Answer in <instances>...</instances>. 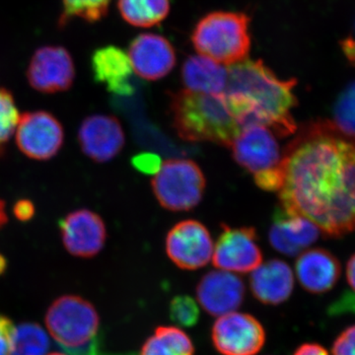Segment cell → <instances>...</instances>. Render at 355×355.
Masks as SVG:
<instances>
[{
	"label": "cell",
	"mask_w": 355,
	"mask_h": 355,
	"mask_svg": "<svg viewBox=\"0 0 355 355\" xmlns=\"http://www.w3.org/2000/svg\"><path fill=\"white\" fill-rule=\"evenodd\" d=\"M280 207L309 219L321 232L342 237L355 231V137L334 121L301 127L284 150Z\"/></svg>",
	"instance_id": "cell-1"
},
{
	"label": "cell",
	"mask_w": 355,
	"mask_h": 355,
	"mask_svg": "<svg viewBox=\"0 0 355 355\" xmlns=\"http://www.w3.org/2000/svg\"><path fill=\"white\" fill-rule=\"evenodd\" d=\"M227 69L224 94L241 130L250 125H265L279 137L297 130L292 116V110L297 105L293 92L295 79L279 78L261 60L249 58Z\"/></svg>",
	"instance_id": "cell-2"
},
{
	"label": "cell",
	"mask_w": 355,
	"mask_h": 355,
	"mask_svg": "<svg viewBox=\"0 0 355 355\" xmlns=\"http://www.w3.org/2000/svg\"><path fill=\"white\" fill-rule=\"evenodd\" d=\"M173 128L184 141L230 147L241 132L227 96L181 90L170 95Z\"/></svg>",
	"instance_id": "cell-3"
},
{
	"label": "cell",
	"mask_w": 355,
	"mask_h": 355,
	"mask_svg": "<svg viewBox=\"0 0 355 355\" xmlns=\"http://www.w3.org/2000/svg\"><path fill=\"white\" fill-rule=\"evenodd\" d=\"M250 20L247 14L216 11L198 21L191 43L200 55L223 65L247 60L251 50Z\"/></svg>",
	"instance_id": "cell-4"
},
{
	"label": "cell",
	"mask_w": 355,
	"mask_h": 355,
	"mask_svg": "<svg viewBox=\"0 0 355 355\" xmlns=\"http://www.w3.org/2000/svg\"><path fill=\"white\" fill-rule=\"evenodd\" d=\"M277 137L270 128L250 125L242 128L230 146L236 162L263 191H279L284 183V151Z\"/></svg>",
	"instance_id": "cell-5"
},
{
	"label": "cell",
	"mask_w": 355,
	"mask_h": 355,
	"mask_svg": "<svg viewBox=\"0 0 355 355\" xmlns=\"http://www.w3.org/2000/svg\"><path fill=\"white\" fill-rule=\"evenodd\" d=\"M46 324L64 352L83 347L99 336V314L80 296L64 295L53 301L46 312Z\"/></svg>",
	"instance_id": "cell-6"
},
{
	"label": "cell",
	"mask_w": 355,
	"mask_h": 355,
	"mask_svg": "<svg viewBox=\"0 0 355 355\" xmlns=\"http://www.w3.org/2000/svg\"><path fill=\"white\" fill-rule=\"evenodd\" d=\"M205 175L190 159H169L151 180L154 195L170 211H187L197 207L205 190Z\"/></svg>",
	"instance_id": "cell-7"
},
{
	"label": "cell",
	"mask_w": 355,
	"mask_h": 355,
	"mask_svg": "<svg viewBox=\"0 0 355 355\" xmlns=\"http://www.w3.org/2000/svg\"><path fill=\"white\" fill-rule=\"evenodd\" d=\"M211 338L222 355H256L265 345L266 331L252 315L235 311L216 320Z\"/></svg>",
	"instance_id": "cell-8"
},
{
	"label": "cell",
	"mask_w": 355,
	"mask_h": 355,
	"mask_svg": "<svg viewBox=\"0 0 355 355\" xmlns=\"http://www.w3.org/2000/svg\"><path fill=\"white\" fill-rule=\"evenodd\" d=\"M16 144L28 158L44 161L55 157L64 144L62 123L48 112L21 114L16 128Z\"/></svg>",
	"instance_id": "cell-9"
},
{
	"label": "cell",
	"mask_w": 355,
	"mask_h": 355,
	"mask_svg": "<svg viewBox=\"0 0 355 355\" xmlns=\"http://www.w3.org/2000/svg\"><path fill=\"white\" fill-rule=\"evenodd\" d=\"M212 263L230 272H253L263 263V253L258 245V235L253 227L232 228L222 224Z\"/></svg>",
	"instance_id": "cell-10"
},
{
	"label": "cell",
	"mask_w": 355,
	"mask_h": 355,
	"mask_svg": "<svg viewBox=\"0 0 355 355\" xmlns=\"http://www.w3.org/2000/svg\"><path fill=\"white\" fill-rule=\"evenodd\" d=\"M166 252L182 270H195L207 266L214 254V242L207 228L200 221L179 222L168 232Z\"/></svg>",
	"instance_id": "cell-11"
},
{
	"label": "cell",
	"mask_w": 355,
	"mask_h": 355,
	"mask_svg": "<svg viewBox=\"0 0 355 355\" xmlns=\"http://www.w3.org/2000/svg\"><path fill=\"white\" fill-rule=\"evenodd\" d=\"M74 78L73 60L62 46L40 48L35 51L27 69V79L31 87L48 94L69 90Z\"/></svg>",
	"instance_id": "cell-12"
},
{
	"label": "cell",
	"mask_w": 355,
	"mask_h": 355,
	"mask_svg": "<svg viewBox=\"0 0 355 355\" xmlns=\"http://www.w3.org/2000/svg\"><path fill=\"white\" fill-rule=\"evenodd\" d=\"M60 230L65 249L79 258H92L99 254L107 239L105 222L89 209L70 212L60 221Z\"/></svg>",
	"instance_id": "cell-13"
},
{
	"label": "cell",
	"mask_w": 355,
	"mask_h": 355,
	"mask_svg": "<svg viewBox=\"0 0 355 355\" xmlns=\"http://www.w3.org/2000/svg\"><path fill=\"white\" fill-rule=\"evenodd\" d=\"M78 142L87 157L98 163L108 162L125 146V132L116 116L93 114L81 123Z\"/></svg>",
	"instance_id": "cell-14"
},
{
	"label": "cell",
	"mask_w": 355,
	"mask_h": 355,
	"mask_svg": "<svg viewBox=\"0 0 355 355\" xmlns=\"http://www.w3.org/2000/svg\"><path fill=\"white\" fill-rule=\"evenodd\" d=\"M133 71L144 80L164 78L176 65V53L170 42L156 34L135 37L128 46Z\"/></svg>",
	"instance_id": "cell-15"
},
{
	"label": "cell",
	"mask_w": 355,
	"mask_h": 355,
	"mask_svg": "<svg viewBox=\"0 0 355 355\" xmlns=\"http://www.w3.org/2000/svg\"><path fill=\"white\" fill-rule=\"evenodd\" d=\"M244 296V282L226 270L207 272L197 286L198 303L211 316L235 312L242 305Z\"/></svg>",
	"instance_id": "cell-16"
},
{
	"label": "cell",
	"mask_w": 355,
	"mask_h": 355,
	"mask_svg": "<svg viewBox=\"0 0 355 355\" xmlns=\"http://www.w3.org/2000/svg\"><path fill=\"white\" fill-rule=\"evenodd\" d=\"M320 233L321 230L309 219L287 214L279 207L273 216L268 239L273 249L286 256L294 257L314 244Z\"/></svg>",
	"instance_id": "cell-17"
},
{
	"label": "cell",
	"mask_w": 355,
	"mask_h": 355,
	"mask_svg": "<svg viewBox=\"0 0 355 355\" xmlns=\"http://www.w3.org/2000/svg\"><path fill=\"white\" fill-rule=\"evenodd\" d=\"M91 67L95 80L105 84L112 94L130 96L135 93V71L125 51L114 46L98 49L91 58Z\"/></svg>",
	"instance_id": "cell-18"
},
{
	"label": "cell",
	"mask_w": 355,
	"mask_h": 355,
	"mask_svg": "<svg viewBox=\"0 0 355 355\" xmlns=\"http://www.w3.org/2000/svg\"><path fill=\"white\" fill-rule=\"evenodd\" d=\"M296 275L306 291L323 294L335 287L340 279V261L324 249L308 250L301 253L295 265Z\"/></svg>",
	"instance_id": "cell-19"
},
{
	"label": "cell",
	"mask_w": 355,
	"mask_h": 355,
	"mask_svg": "<svg viewBox=\"0 0 355 355\" xmlns=\"http://www.w3.org/2000/svg\"><path fill=\"white\" fill-rule=\"evenodd\" d=\"M250 286L254 298L260 302L279 305L288 300L293 292V272L284 261L270 260L253 270Z\"/></svg>",
	"instance_id": "cell-20"
},
{
	"label": "cell",
	"mask_w": 355,
	"mask_h": 355,
	"mask_svg": "<svg viewBox=\"0 0 355 355\" xmlns=\"http://www.w3.org/2000/svg\"><path fill=\"white\" fill-rule=\"evenodd\" d=\"M182 79L188 90L205 94H222L227 85L228 69L205 55H193L184 62Z\"/></svg>",
	"instance_id": "cell-21"
},
{
	"label": "cell",
	"mask_w": 355,
	"mask_h": 355,
	"mask_svg": "<svg viewBox=\"0 0 355 355\" xmlns=\"http://www.w3.org/2000/svg\"><path fill=\"white\" fill-rule=\"evenodd\" d=\"M139 355H195V345L181 329L158 327L142 345Z\"/></svg>",
	"instance_id": "cell-22"
},
{
	"label": "cell",
	"mask_w": 355,
	"mask_h": 355,
	"mask_svg": "<svg viewBox=\"0 0 355 355\" xmlns=\"http://www.w3.org/2000/svg\"><path fill=\"white\" fill-rule=\"evenodd\" d=\"M119 11L125 22L135 27L160 24L170 12V0H119Z\"/></svg>",
	"instance_id": "cell-23"
},
{
	"label": "cell",
	"mask_w": 355,
	"mask_h": 355,
	"mask_svg": "<svg viewBox=\"0 0 355 355\" xmlns=\"http://www.w3.org/2000/svg\"><path fill=\"white\" fill-rule=\"evenodd\" d=\"M50 340L46 331L36 323H23L15 328L12 355H46Z\"/></svg>",
	"instance_id": "cell-24"
},
{
	"label": "cell",
	"mask_w": 355,
	"mask_h": 355,
	"mask_svg": "<svg viewBox=\"0 0 355 355\" xmlns=\"http://www.w3.org/2000/svg\"><path fill=\"white\" fill-rule=\"evenodd\" d=\"M111 1L112 0H62L64 11L60 17V24H65L73 18L96 22L106 15Z\"/></svg>",
	"instance_id": "cell-25"
},
{
	"label": "cell",
	"mask_w": 355,
	"mask_h": 355,
	"mask_svg": "<svg viewBox=\"0 0 355 355\" xmlns=\"http://www.w3.org/2000/svg\"><path fill=\"white\" fill-rule=\"evenodd\" d=\"M333 114L336 127L355 137V81L349 84L338 96Z\"/></svg>",
	"instance_id": "cell-26"
},
{
	"label": "cell",
	"mask_w": 355,
	"mask_h": 355,
	"mask_svg": "<svg viewBox=\"0 0 355 355\" xmlns=\"http://www.w3.org/2000/svg\"><path fill=\"white\" fill-rule=\"evenodd\" d=\"M20 116L12 94L0 88V153L16 132Z\"/></svg>",
	"instance_id": "cell-27"
},
{
	"label": "cell",
	"mask_w": 355,
	"mask_h": 355,
	"mask_svg": "<svg viewBox=\"0 0 355 355\" xmlns=\"http://www.w3.org/2000/svg\"><path fill=\"white\" fill-rule=\"evenodd\" d=\"M169 314L178 326L191 328L196 326L200 320V308L190 296L178 295L170 303Z\"/></svg>",
	"instance_id": "cell-28"
},
{
	"label": "cell",
	"mask_w": 355,
	"mask_h": 355,
	"mask_svg": "<svg viewBox=\"0 0 355 355\" xmlns=\"http://www.w3.org/2000/svg\"><path fill=\"white\" fill-rule=\"evenodd\" d=\"M331 355H355V324L343 330L336 338Z\"/></svg>",
	"instance_id": "cell-29"
},
{
	"label": "cell",
	"mask_w": 355,
	"mask_h": 355,
	"mask_svg": "<svg viewBox=\"0 0 355 355\" xmlns=\"http://www.w3.org/2000/svg\"><path fill=\"white\" fill-rule=\"evenodd\" d=\"M132 164L137 171L146 175L156 174L162 166L160 157L150 153H139L133 156Z\"/></svg>",
	"instance_id": "cell-30"
},
{
	"label": "cell",
	"mask_w": 355,
	"mask_h": 355,
	"mask_svg": "<svg viewBox=\"0 0 355 355\" xmlns=\"http://www.w3.org/2000/svg\"><path fill=\"white\" fill-rule=\"evenodd\" d=\"M15 327L9 318L0 315V355H12Z\"/></svg>",
	"instance_id": "cell-31"
},
{
	"label": "cell",
	"mask_w": 355,
	"mask_h": 355,
	"mask_svg": "<svg viewBox=\"0 0 355 355\" xmlns=\"http://www.w3.org/2000/svg\"><path fill=\"white\" fill-rule=\"evenodd\" d=\"M13 214L20 221L31 220L35 214V205L31 200H20L14 205Z\"/></svg>",
	"instance_id": "cell-32"
},
{
	"label": "cell",
	"mask_w": 355,
	"mask_h": 355,
	"mask_svg": "<svg viewBox=\"0 0 355 355\" xmlns=\"http://www.w3.org/2000/svg\"><path fill=\"white\" fill-rule=\"evenodd\" d=\"M293 355H330V354L319 343H308L300 345Z\"/></svg>",
	"instance_id": "cell-33"
},
{
	"label": "cell",
	"mask_w": 355,
	"mask_h": 355,
	"mask_svg": "<svg viewBox=\"0 0 355 355\" xmlns=\"http://www.w3.org/2000/svg\"><path fill=\"white\" fill-rule=\"evenodd\" d=\"M340 44H342L343 53H345L347 60L350 64L355 65V39L354 37L345 39Z\"/></svg>",
	"instance_id": "cell-34"
},
{
	"label": "cell",
	"mask_w": 355,
	"mask_h": 355,
	"mask_svg": "<svg viewBox=\"0 0 355 355\" xmlns=\"http://www.w3.org/2000/svg\"><path fill=\"white\" fill-rule=\"evenodd\" d=\"M347 280L349 286L355 291V254L347 261Z\"/></svg>",
	"instance_id": "cell-35"
},
{
	"label": "cell",
	"mask_w": 355,
	"mask_h": 355,
	"mask_svg": "<svg viewBox=\"0 0 355 355\" xmlns=\"http://www.w3.org/2000/svg\"><path fill=\"white\" fill-rule=\"evenodd\" d=\"M7 220H8V218L6 216V203L3 200H0V228L6 223Z\"/></svg>",
	"instance_id": "cell-36"
},
{
	"label": "cell",
	"mask_w": 355,
	"mask_h": 355,
	"mask_svg": "<svg viewBox=\"0 0 355 355\" xmlns=\"http://www.w3.org/2000/svg\"><path fill=\"white\" fill-rule=\"evenodd\" d=\"M7 268V261L6 259L0 254V275H2L4 272H6Z\"/></svg>",
	"instance_id": "cell-37"
},
{
	"label": "cell",
	"mask_w": 355,
	"mask_h": 355,
	"mask_svg": "<svg viewBox=\"0 0 355 355\" xmlns=\"http://www.w3.org/2000/svg\"><path fill=\"white\" fill-rule=\"evenodd\" d=\"M50 355H65V354H51Z\"/></svg>",
	"instance_id": "cell-38"
},
{
	"label": "cell",
	"mask_w": 355,
	"mask_h": 355,
	"mask_svg": "<svg viewBox=\"0 0 355 355\" xmlns=\"http://www.w3.org/2000/svg\"><path fill=\"white\" fill-rule=\"evenodd\" d=\"M354 38L355 39V37H354Z\"/></svg>",
	"instance_id": "cell-39"
}]
</instances>
